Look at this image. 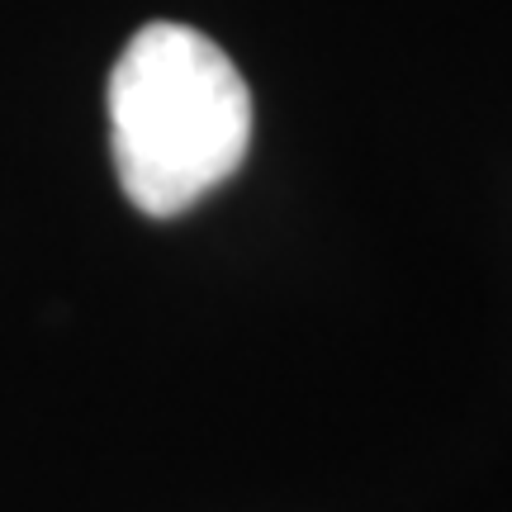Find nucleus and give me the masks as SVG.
<instances>
[{
	"mask_svg": "<svg viewBox=\"0 0 512 512\" xmlns=\"http://www.w3.org/2000/svg\"><path fill=\"white\" fill-rule=\"evenodd\" d=\"M110 147L133 209L185 214L247 157L252 91L209 34L157 19L110 72Z\"/></svg>",
	"mask_w": 512,
	"mask_h": 512,
	"instance_id": "nucleus-1",
	"label": "nucleus"
}]
</instances>
